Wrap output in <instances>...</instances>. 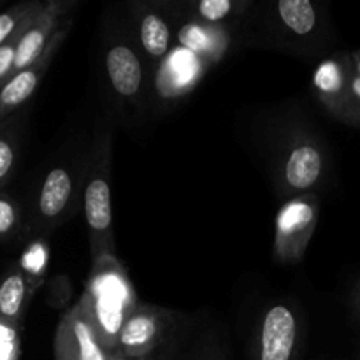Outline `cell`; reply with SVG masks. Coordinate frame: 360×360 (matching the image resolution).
I'll return each instance as SVG.
<instances>
[{"label": "cell", "instance_id": "obj_7", "mask_svg": "<svg viewBox=\"0 0 360 360\" xmlns=\"http://www.w3.org/2000/svg\"><path fill=\"white\" fill-rule=\"evenodd\" d=\"M280 14L295 34H308L315 27V9L309 0H281Z\"/></svg>", "mask_w": 360, "mask_h": 360}, {"label": "cell", "instance_id": "obj_3", "mask_svg": "<svg viewBox=\"0 0 360 360\" xmlns=\"http://www.w3.org/2000/svg\"><path fill=\"white\" fill-rule=\"evenodd\" d=\"M108 72L116 91L134 95L141 84V65L132 49L116 46L108 55Z\"/></svg>", "mask_w": 360, "mask_h": 360}, {"label": "cell", "instance_id": "obj_16", "mask_svg": "<svg viewBox=\"0 0 360 360\" xmlns=\"http://www.w3.org/2000/svg\"><path fill=\"white\" fill-rule=\"evenodd\" d=\"M74 333H76V340L79 343L81 360H104L101 350L95 345L94 338H91V333L88 330V327L84 323H76L74 326Z\"/></svg>", "mask_w": 360, "mask_h": 360}, {"label": "cell", "instance_id": "obj_12", "mask_svg": "<svg viewBox=\"0 0 360 360\" xmlns=\"http://www.w3.org/2000/svg\"><path fill=\"white\" fill-rule=\"evenodd\" d=\"M155 336V322L148 316H136L122 330V343L125 347H141Z\"/></svg>", "mask_w": 360, "mask_h": 360}, {"label": "cell", "instance_id": "obj_1", "mask_svg": "<svg viewBox=\"0 0 360 360\" xmlns=\"http://www.w3.org/2000/svg\"><path fill=\"white\" fill-rule=\"evenodd\" d=\"M295 340V320L283 306L267 313L262 327V360H290Z\"/></svg>", "mask_w": 360, "mask_h": 360}, {"label": "cell", "instance_id": "obj_17", "mask_svg": "<svg viewBox=\"0 0 360 360\" xmlns=\"http://www.w3.org/2000/svg\"><path fill=\"white\" fill-rule=\"evenodd\" d=\"M179 39L185 44V49L188 51H202L207 48V35L206 32L200 30L199 27H193V25H186L181 32H179Z\"/></svg>", "mask_w": 360, "mask_h": 360}, {"label": "cell", "instance_id": "obj_8", "mask_svg": "<svg viewBox=\"0 0 360 360\" xmlns=\"http://www.w3.org/2000/svg\"><path fill=\"white\" fill-rule=\"evenodd\" d=\"M141 39L146 51L153 56H162L169 46V28L155 14H150L141 23Z\"/></svg>", "mask_w": 360, "mask_h": 360}, {"label": "cell", "instance_id": "obj_9", "mask_svg": "<svg viewBox=\"0 0 360 360\" xmlns=\"http://www.w3.org/2000/svg\"><path fill=\"white\" fill-rule=\"evenodd\" d=\"M197 72V60L188 49H176L171 58L164 63V74L176 86L188 84Z\"/></svg>", "mask_w": 360, "mask_h": 360}, {"label": "cell", "instance_id": "obj_15", "mask_svg": "<svg viewBox=\"0 0 360 360\" xmlns=\"http://www.w3.org/2000/svg\"><path fill=\"white\" fill-rule=\"evenodd\" d=\"M315 84L322 91H338L341 88V74L334 62H327L319 67L315 76Z\"/></svg>", "mask_w": 360, "mask_h": 360}, {"label": "cell", "instance_id": "obj_24", "mask_svg": "<svg viewBox=\"0 0 360 360\" xmlns=\"http://www.w3.org/2000/svg\"><path fill=\"white\" fill-rule=\"evenodd\" d=\"M9 359V347H6V343H0V360Z\"/></svg>", "mask_w": 360, "mask_h": 360}, {"label": "cell", "instance_id": "obj_20", "mask_svg": "<svg viewBox=\"0 0 360 360\" xmlns=\"http://www.w3.org/2000/svg\"><path fill=\"white\" fill-rule=\"evenodd\" d=\"M14 224V211L13 206L6 200H0V234L9 231Z\"/></svg>", "mask_w": 360, "mask_h": 360}, {"label": "cell", "instance_id": "obj_25", "mask_svg": "<svg viewBox=\"0 0 360 360\" xmlns=\"http://www.w3.org/2000/svg\"><path fill=\"white\" fill-rule=\"evenodd\" d=\"M354 90H355V94H357L359 97H360V79H357V81H355V83H354Z\"/></svg>", "mask_w": 360, "mask_h": 360}, {"label": "cell", "instance_id": "obj_10", "mask_svg": "<svg viewBox=\"0 0 360 360\" xmlns=\"http://www.w3.org/2000/svg\"><path fill=\"white\" fill-rule=\"evenodd\" d=\"M35 84H37V76L32 70H23L4 88L2 94H0V102L6 105L20 104L25 98L30 97Z\"/></svg>", "mask_w": 360, "mask_h": 360}, {"label": "cell", "instance_id": "obj_14", "mask_svg": "<svg viewBox=\"0 0 360 360\" xmlns=\"http://www.w3.org/2000/svg\"><path fill=\"white\" fill-rule=\"evenodd\" d=\"M42 44H44V34L41 30H30L23 39H21L20 46L16 49V56H14V67L23 69V67L30 65L41 53Z\"/></svg>", "mask_w": 360, "mask_h": 360}, {"label": "cell", "instance_id": "obj_11", "mask_svg": "<svg viewBox=\"0 0 360 360\" xmlns=\"http://www.w3.org/2000/svg\"><path fill=\"white\" fill-rule=\"evenodd\" d=\"M25 295V285L21 276H9L0 287V313L6 316H14L21 308Z\"/></svg>", "mask_w": 360, "mask_h": 360}, {"label": "cell", "instance_id": "obj_23", "mask_svg": "<svg viewBox=\"0 0 360 360\" xmlns=\"http://www.w3.org/2000/svg\"><path fill=\"white\" fill-rule=\"evenodd\" d=\"M14 28V20L9 14H0V44L4 42V39L11 34V30Z\"/></svg>", "mask_w": 360, "mask_h": 360}, {"label": "cell", "instance_id": "obj_21", "mask_svg": "<svg viewBox=\"0 0 360 360\" xmlns=\"http://www.w3.org/2000/svg\"><path fill=\"white\" fill-rule=\"evenodd\" d=\"M11 165H13V150L6 141H0V178L9 172Z\"/></svg>", "mask_w": 360, "mask_h": 360}, {"label": "cell", "instance_id": "obj_13", "mask_svg": "<svg viewBox=\"0 0 360 360\" xmlns=\"http://www.w3.org/2000/svg\"><path fill=\"white\" fill-rule=\"evenodd\" d=\"M311 207L301 202H294L281 211V214L278 217V227H280V231L283 234H288V232L295 231V229H301L304 225H308L311 221Z\"/></svg>", "mask_w": 360, "mask_h": 360}, {"label": "cell", "instance_id": "obj_19", "mask_svg": "<svg viewBox=\"0 0 360 360\" xmlns=\"http://www.w3.org/2000/svg\"><path fill=\"white\" fill-rule=\"evenodd\" d=\"M44 260H46V253H44V248H42L41 245H35L32 246L30 252L25 255V267L30 271H34V273H37V271L42 269V266H44Z\"/></svg>", "mask_w": 360, "mask_h": 360}, {"label": "cell", "instance_id": "obj_6", "mask_svg": "<svg viewBox=\"0 0 360 360\" xmlns=\"http://www.w3.org/2000/svg\"><path fill=\"white\" fill-rule=\"evenodd\" d=\"M86 218L97 231L111 224V193L108 183L95 179L86 188Z\"/></svg>", "mask_w": 360, "mask_h": 360}, {"label": "cell", "instance_id": "obj_2", "mask_svg": "<svg viewBox=\"0 0 360 360\" xmlns=\"http://www.w3.org/2000/svg\"><path fill=\"white\" fill-rule=\"evenodd\" d=\"M95 290L98 292V320L109 334H116L122 327V304L127 297L125 287L118 276L105 274L97 280Z\"/></svg>", "mask_w": 360, "mask_h": 360}, {"label": "cell", "instance_id": "obj_18", "mask_svg": "<svg viewBox=\"0 0 360 360\" xmlns=\"http://www.w3.org/2000/svg\"><path fill=\"white\" fill-rule=\"evenodd\" d=\"M199 9L204 18L217 21L220 18L227 16V13L231 11V2L229 0H204V2H200Z\"/></svg>", "mask_w": 360, "mask_h": 360}, {"label": "cell", "instance_id": "obj_5", "mask_svg": "<svg viewBox=\"0 0 360 360\" xmlns=\"http://www.w3.org/2000/svg\"><path fill=\"white\" fill-rule=\"evenodd\" d=\"M70 195V178L63 169H55L46 178L41 193V211L46 217H55L67 204Z\"/></svg>", "mask_w": 360, "mask_h": 360}, {"label": "cell", "instance_id": "obj_4", "mask_svg": "<svg viewBox=\"0 0 360 360\" xmlns=\"http://www.w3.org/2000/svg\"><path fill=\"white\" fill-rule=\"evenodd\" d=\"M320 155L315 148L302 146L297 148L290 155L287 164V179L295 188H308L316 181L320 174Z\"/></svg>", "mask_w": 360, "mask_h": 360}, {"label": "cell", "instance_id": "obj_22", "mask_svg": "<svg viewBox=\"0 0 360 360\" xmlns=\"http://www.w3.org/2000/svg\"><path fill=\"white\" fill-rule=\"evenodd\" d=\"M14 56L16 51L11 46H0V76H4L11 65H14Z\"/></svg>", "mask_w": 360, "mask_h": 360}]
</instances>
